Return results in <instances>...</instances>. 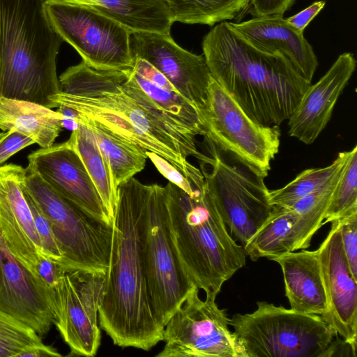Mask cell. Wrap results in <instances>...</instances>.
<instances>
[{"mask_svg": "<svg viewBox=\"0 0 357 357\" xmlns=\"http://www.w3.org/2000/svg\"><path fill=\"white\" fill-rule=\"evenodd\" d=\"M148 185L132 177L118 187L109 266L98 308L100 326L120 347L149 351L162 341L149 296L141 225Z\"/></svg>", "mask_w": 357, "mask_h": 357, "instance_id": "6da1fadb", "label": "cell"}, {"mask_svg": "<svg viewBox=\"0 0 357 357\" xmlns=\"http://www.w3.org/2000/svg\"><path fill=\"white\" fill-rule=\"evenodd\" d=\"M202 50L213 79L264 126L288 120L311 84L283 55L258 50L226 21L204 37Z\"/></svg>", "mask_w": 357, "mask_h": 357, "instance_id": "7a4b0ae2", "label": "cell"}, {"mask_svg": "<svg viewBox=\"0 0 357 357\" xmlns=\"http://www.w3.org/2000/svg\"><path fill=\"white\" fill-rule=\"evenodd\" d=\"M125 70H98L84 61L69 67L59 77L61 91L50 97L52 108L64 105L98 121L165 158L183 176L191 165L188 157L206 161L208 155L199 151L195 138L169 129L124 91L121 83Z\"/></svg>", "mask_w": 357, "mask_h": 357, "instance_id": "3957f363", "label": "cell"}, {"mask_svg": "<svg viewBox=\"0 0 357 357\" xmlns=\"http://www.w3.org/2000/svg\"><path fill=\"white\" fill-rule=\"evenodd\" d=\"M185 176L192 182L190 192L169 181L165 186L170 235L190 281L206 296L216 298L245 265L246 255L229 232L201 169L193 166Z\"/></svg>", "mask_w": 357, "mask_h": 357, "instance_id": "277c9868", "label": "cell"}, {"mask_svg": "<svg viewBox=\"0 0 357 357\" xmlns=\"http://www.w3.org/2000/svg\"><path fill=\"white\" fill-rule=\"evenodd\" d=\"M45 0H0V97L52 108L61 91L56 59L63 42L52 26Z\"/></svg>", "mask_w": 357, "mask_h": 357, "instance_id": "5b68a950", "label": "cell"}, {"mask_svg": "<svg viewBox=\"0 0 357 357\" xmlns=\"http://www.w3.org/2000/svg\"><path fill=\"white\" fill-rule=\"evenodd\" d=\"M229 321L238 357H324L337 333L321 316L266 301Z\"/></svg>", "mask_w": 357, "mask_h": 357, "instance_id": "8992f818", "label": "cell"}, {"mask_svg": "<svg viewBox=\"0 0 357 357\" xmlns=\"http://www.w3.org/2000/svg\"><path fill=\"white\" fill-rule=\"evenodd\" d=\"M23 185L50 224L62 254L59 265L65 268L106 273L113 225L82 211L28 167Z\"/></svg>", "mask_w": 357, "mask_h": 357, "instance_id": "52a82bcc", "label": "cell"}, {"mask_svg": "<svg viewBox=\"0 0 357 357\" xmlns=\"http://www.w3.org/2000/svg\"><path fill=\"white\" fill-rule=\"evenodd\" d=\"M141 246L149 298L164 328L195 286L185 273L170 235L166 189L148 185L141 225Z\"/></svg>", "mask_w": 357, "mask_h": 357, "instance_id": "ba28073f", "label": "cell"}, {"mask_svg": "<svg viewBox=\"0 0 357 357\" xmlns=\"http://www.w3.org/2000/svg\"><path fill=\"white\" fill-rule=\"evenodd\" d=\"M208 140L209 160L200 162L206 187L230 234L243 247L271 212L264 178L238 161L231 163Z\"/></svg>", "mask_w": 357, "mask_h": 357, "instance_id": "9c48e42d", "label": "cell"}, {"mask_svg": "<svg viewBox=\"0 0 357 357\" xmlns=\"http://www.w3.org/2000/svg\"><path fill=\"white\" fill-rule=\"evenodd\" d=\"M199 114L206 139L262 177L268 176L279 151V126L254 121L213 77Z\"/></svg>", "mask_w": 357, "mask_h": 357, "instance_id": "30bf717a", "label": "cell"}, {"mask_svg": "<svg viewBox=\"0 0 357 357\" xmlns=\"http://www.w3.org/2000/svg\"><path fill=\"white\" fill-rule=\"evenodd\" d=\"M45 10L55 31L98 70H125L134 63L132 32L111 17L85 5L45 0Z\"/></svg>", "mask_w": 357, "mask_h": 357, "instance_id": "8fae6325", "label": "cell"}, {"mask_svg": "<svg viewBox=\"0 0 357 357\" xmlns=\"http://www.w3.org/2000/svg\"><path fill=\"white\" fill-rule=\"evenodd\" d=\"M194 286L163 329L165 346L156 357H238L226 310L216 298L202 300Z\"/></svg>", "mask_w": 357, "mask_h": 357, "instance_id": "7c38bea8", "label": "cell"}, {"mask_svg": "<svg viewBox=\"0 0 357 357\" xmlns=\"http://www.w3.org/2000/svg\"><path fill=\"white\" fill-rule=\"evenodd\" d=\"M105 275L63 268L52 289L54 324L70 349L68 356L92 357L97 354L101 341L98 314Z\"/></svg>", "mask_w": 357, "mask_h": 357, "instance_id": "4fadbf2b", "label": "cell"}, {"mask_svg": "<svg viewBox=\"0 0 357 357\" xmlns=\"http://www.w3.org/2000/svg\"><path fill=\"white\" fill-rule=\"evenodd\" d=\"M333 192L317 190L290 205L273 206L268 217L243 246L252 261L306 249L324 225Z\"/></svg>", "mask_w": 357, "mask_h": 357, "instance_id": "5bb4252c", "label": "cell"}, {"mask_svg": "<svg viewBox=\"0 0 357 357\" xmlns=\"http://www.w3.org/2000/svg\"><path fill=\"white\" fill-rule=\"evenodd\" d=\"M0 310L42 337L54 324L53 291L13 253L0 227Z\"/></svg>", "mask_w": 357, "mask_h": 357, "instance_id": "9a60e30c", "label": "cell"}, {"mask_svg": "<svg viewBox=\"0 0 357 357\" xmlns=\"http://www.w3.org/2000/svg\"><path fill=\"white\" fill-rule=\"evenodd\" d=\"M130 44L134 57L153 66L200 112L212 79L204 55L181 47L170 34L132 32Z\"/></svg>", "mask_w": 357, "mask_h": 357, "instance_id": "2e32d148", "label": "cell"}, {"mask_svg": "<svg viewBox=\"0 0 357 357\" xmlns=\"http://www.w3.org/2000/svg\"><path fill=\"white\" fill-rule=\"evenodd\" d=\"M327 312L321 317L356 352L357 345V280L352 277L343 251L339 222H331L318 248Z\"/></svg>", "mask_w": 357, "mask_h": 357, "instance_id": "e0dca14e", "label": "cell"}, {"mask_svg": "<svg viewBox=\"0 0 357 357\" xmlns=\"http://www.w3.org/2000/svg\"><path fill=\"white\" fill-rule=\"evenodd\" d=\"M27 167L57 193L88 215L113 225L82 161L68 141L28 155Z\"/></svg>", "mask_w": 357, "mask_h": 357, "instance_id": "ac0fdd59", "label": "cell"}, {"mask_svg": "<svg viewBox=\"0 0 357 357\" xmlns=\"http://www.w3.org/2000/svg\"><path fill=\"white\" fill-rule=\"evenodd\" d=\"M25 174L17 165L0 166V227L14 255L38 275L36 264L43 253L22 191Z\"/></svg>", "mask_w": 357, "mask_h": 357, "instance_id": "d6986e66", "label": "cell"}, {"mask_svg": "<svg viewBox=\"0 0 357 357\" xmlns=\"http://www.w3.org/2000/svg\"><path fill=\"white\" fill-rule=\"evenodd\" d=\"M356 67L354 54L338 56L328 70L310 84L288 119L289 135L305 144H312L330 121L334 107Z\"/></svg>", "mask_w": 357, "mask_h": 357, "instance_id": "ffe728a7", "label": "cell"}, {"mask_svg": "<svg viewBox=\"0 0 357 357\" xmlns=\"http://www.w3.org/2000/svg\"><path fill=\"white\" fill-rule=\"evenodd\" d=\"M229 24L258 50L283 55L298 73L311 84L318 66L317 56L303 33L296 31L283 16L255 17L245 22Z\"/></svg>", "mask_w": 357, "mask_h": 357, "instance_id": "44dd1931", "label": "cell"}, {"mask_svg": "<svg viewBox=\"0 0 357 357\" xmlns=\"http://www.w3.org/2000/svg\"><path fill=\"white\" fill-rule=\"evenodd\" d=\"M271 260L281 267L291 309L322 317L327 312V300L318 249L289 252Z\"/></svg>", "mask_w": 357, "mask_h": 357, "instance_id": "7402d4cb", "label": "cell"}, {"mask_svg": "<svg viewBox=\"0 0 357 357\" xmlns=\"http://www.w3.org/2000/svg\"><path fill=\"white\" fill-rule=\"evenodd\" d=\"M63 116L33 102L0 97V129H10L31 138L41 148L52 146L62 131Z\"/></svg>", "mask_w": 357, "mask_h": 357, "instance_id": "603a6c76", "label": "cell"}, {"mask_svg": "<svg viewBox=\"0 0 357 357\" xmlns=\"http://www.w3.org/2000/svg\"><path fill=\"white\" fill-rule=\"evenodd\" d=\"M79 3L119 22L132 32L170 34L172 21L165 0H61Z\"/></svg>", "mask_w": 357, "mask_h": 357, "instance_id": "cb8c5ba5", "label": "cell"}, {"mask_svg": "<svg viewBox=\"0 0 357 357\" xmlns=\"http://www.w3.org/2000/svg\"><path fill=\"white\" fill-rule=\"evenodd\" d=\"M78 121L86 125L93 132L117 188L143 170L148 158L147 151L119 137L94 119L79 115Z\"/></svg>", "mask_w": 357, "mask_h": 357, "instance_id": "d4e9b609", "label": "cell"}, {"mask_svg": "<svg viewBox=\"0 0 357 357\" xmlns=\"http://www.w3.org/2000/svg\"><path fill=\"white\" fill-rule=\"evenodd\" d=\"M78 122V128L72 131L68 142L82 161L107 215L113 221L118 188L114 183L109 167L93 132L84 123Z\"/></svg>", "mask_w": 357, "mask_h": 357, "instance_id": "484cf974", "label": "cell"}, {"mask_svg": "<svg viewBox=\"0 0 357 357\" xmlns=\"http://www.w3.org/2000/svg\"><path fill=\"white\" fill-rule=\"evenodd\" d=\"M172 22L213 26L234 19L250 4L249 0H165Z\"/></svg>", "mask_w": 357, "mask_h": 357, "instance_id": "4316f807", "label": "cell"}, {"mask_svg": "<svg viewBox=\"0 0 357 357\" xmlns=\"http://www.w3.org/2000/svg\"><path fill=\"white\" fill-rule=\"evenodd\" d=\"M346 151L338 153L329 165L307 169L281 188L269 190V202L273 206L290 205L298 199L324 187L334 174L343 165Z\"/></svg>", "mask_w": 357, "mask_h": 357, "instance_id": "83f0119b", "label": "cell"}, {"mask_svg": "<svg viewBox=\"0 0 357 357\" xmlns=\"http://www.w3.org/2000/svg\"><path fill=\"white\" fill-rule=\"evenodd\" d=\"M357 213V146L346 151L337 183L324 215V225Z\"/></svg>", "mask_w": 357, "mask_h": 357, "instance_id": "f1b7e54d", "label": "cell"}, {"mask_svg": "<svg viewBox=\"0 0 357 357\" xmlns=\"http://www.w3.org/2000/svg\"><path fill=\"white\" fill-rule=\"evenodd\" d=\"M43 344L31 327L0 310V357H17Z\"/></svg>", "mask_w": 357, "mask_h": 357, "instance_id": "f546056e", "label": "cell"}, {"mask_svg": "<svg viewBox=\"0 0 357 357\" xmlns=\"http://www.w3.org/2000/svg\"><path fill=\"white\" fill-rule=\"evenodd\" d=\"M22 191L33 216L34 225L40 238L43 255L60 264L62 260V254L58 246L49 221L25 190L23 185Z\"/></svg>", "mask_w": 357, "mask_h": 357, "instance_id": "4dcf8cb0", "label": "cell"}, {"mask_svg": "<svg viewBox=\"0 0 357 357\" xmlns=\"http://www.w3.org/2000/svg\"><path fill=\"white\" fill-rule=\"evenodd\" d=\"M337 221L349 269L352 277L357 280V213Z\"/></svg>", "mask_w": 357, "mask_h": 357, "instance_id": "1f68e13d", "label": "cell"}, {"mask_svg": "<svg viewBox=\"0 0 357 357\" xmlns=\"http://www.w3.org/2000/svg\"><path fill=\"white\" fill-rule=\"evenodd\" d=\"M33 144L35 142L31 138L15 129L2 132L0 137V164Z\"/></svg>", "mask_w": 357, "mask_h": 357, "instance_id": "d6a6232c", "label": "cell"}, {"mask_svg": "<svg viewBox=\"0 0 357 357\" xmlns=\"http://www.w3.org/2000/svg\"><path fill=\"white\" fill-rule=\"evenodd\" d=\"M146 154L147 158L154 164L159 172L169 182L187 192H190L192 190V182L190 179L183 176L181 172L167 160L153 152L146 151Z\"/></svg>", "mask_w": 357, "mask_h": 357, "instance_id": "836d02e7", "label": "cell"}, {"mask_svg": "<svg viewBox=\"0 0 357 357\" xmlns=\"http://www.w3.org/2000/svg\"><path fill=\"white\" fill-rule=\"evenodd\" d=\"M255 17L283 16L295 0H249Z\"/></svg>", "mask_w": 357, "mask_h": 357, "instance_id": "e575fe53", "label": "cell"}, {"mask_svg": "<svg viewBox=\"0 0 357 357\" xmlns=\"http://www.w3.org/2000/svg\"><path fill=\"white\" fill-rule=\"evenodd\" d=\"M63 269L61 266L45 255L39 257L36 264L38 275L52 289L57 284Z\"/></svg>", "mask_w": 357, "mask_h": 357, "instance_id": "d590c367", "label": "cell"}, {"mask_svg": "<svg viewBox=\"0 0 357 357\" xmlns=\"http://www.w3.org/2000/svg\"><path fill=\"white\" fill-rule=\"evenodd\" d=\"M325 4L326 1L324 0L316 1L306 8L285 20L296 31L303 33L306 26L324 8Z\"/></svg>", "mask_w": 357, "mask_h": 357, "instance_id": "8d00e7d4", "label": "cell"}, {"mask_svg": "<svg viewBox=\"0 0 357 357\" xmlns=\"http://www.w3.org/2000/svg\"><path fill=\"white\" fill-rule=\"evenodd\" d=\"M21 356H33V357H45L54 356L59 357L61 355L52 347L47 346L44 344L33 347L24 351Z\"/></svg>", "mask_w": 357, "mask_h": 357, "instance_id": "74e56055", "label": "cell"}, {"mask_svg": "<svg viewBox=\"0 0 357 357\" xmlns=\"http://www.w3.org/2000/svg\"><path fill=\"white\" fill-rule=\"evenodd\" d=\"M1 135H2V132H0V137H1Z\"/></svg>", "mask_w": 357, "mask_h": 357, "instance_id": "f35d334b", "label": "cell"}]
</instances>
